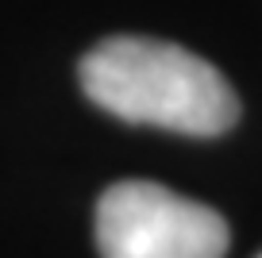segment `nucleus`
<instances>
[{"label":"nucleus","instance_id":"nucleus-1","mask_svg":"<svg viewBox=\"0 0 262 258\" xmlns=\"http://www.w3.org/2000/svg\"><path fill=\"white\" fill-rule=\"evenodd\" d=\"M77 77L93 104L127 123L208 139L224 135L239 120L228 77L178 42L116 35L81 58Z\"/></svg>","mask_w":262,"mask_h":258},{"label":"nucleus","instance_id":"nucleus-2","mask_svg":"<svg viewBox=\"0 0 262 258\" xmlns=\"http://www.w3.org/2000/svg\"><path fill=\"white\" fill-rule=\"evenodd\" d=\"M228 243L220 212L158 181H116L97 201L100 258H224Z\"/></svg>","mask_w":262,"mask_h":258},{"label":"nucleus","instance_id":"nucleus-3","mask_svg":"<svg viewBox=\"0 0 262 258\" xmlns=\"http://www.w3.org/2000/svg\"><path fill=\"white\" fill-rule=\"evenodd\" d=\"M258 258H262V254H258Z\"/></svg>","mask_w":262,"mask_h":258}]
</instances>
